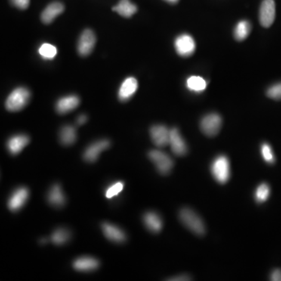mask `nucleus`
Instances as JSON below:
<instances>
[{
    "instance_id": "1",
    "label": "nucleus",
    "mask_w": 281,
    "mask_h": 281,
    "mask_svg": "<svg viewBox=\"0 0 281 281\" xmlns=\"http://www.w3.org/2000/svg\"><path fill=\"white\" fill-rule=\"evenodd\" d=\"M179 218L181 223L195 235L199 236L205 235V226L203 220L192 208H182L179 214Z\"/></svg>"
},
{
    "instance_id": "2",
    "label": "nucleus",
    "mask_w": 281,
    "mask_h": 281,
    "mask_svg": "<svg viewBox=\"0 0 281 281\" xmlns=\"http://www.w3.org/2000/svg\"><path fill=\"white\" fill-rule=\"evenodd\" d=\"M31 92L28 88L20 87L13 90L7 98L5 106L7 110L17 112L21 110L29 103Z\"/></svg>"
},
{
    "instance_id": "3",
    "label": "nucleus",
    "mask_w": 281,
    "mask_h": 281,
    "mask_svg": "<svg viewBox=\"0 0 281 281\" xmlns=\"http://www.w3.org/2000/svg\"><path fill=\"white\" fill-rule=\"evenodd\" d=\"M211 172L220 184H226L230 177V162L226 156H217L211 165Z\"/></svg>"
},
{
    "instance_id": "4",
    "label": "nucleus",
    "mask_w": 281,
    "mask_h": 281,
    "mask_svg": "<svg viewBox=\"0 0 281 281\" xmlns=\"http://www.w3.org/2000/svg\"><path fill=\"white\" fill-rule=\"evenodd\" d=\"M149 157L152 162L156 165L159 173L167 175L171 172L174 167V161L171 156L165 152L159 150H152L149 152Z\"/></svg>"
},
{
    "instance_id": "5",
    "label": "nucleus",
    "mask_w": 281,
    "mask_h": 281,
    "mask_svg": "<svg viewBox=\"0 0 281 281\" xmlns=\"http://www.w3.org/2000/svg\"><path fill=\"white\" fill-rule=\"evenodd\" d=\"M222 127V118L217 113H209L202 118L200 128L202 132L208 137H214L220 132Z\"/></svg>"
},
{
    "instance_id": "6",
    "label": "nucleus",
    "mask_w": 281,
    "mask_h": 281,
    "mask_svg": "<svg viewBox=\"0 0 281 281\" xmlns=\"http://www.w3.org/2000/svg\"><path fill=\"white\" fill-rule=\"evenodd\" d=\"M177 54L182 57H189L195 53L196 45L194 38L188 34L179 35L174 42Z\"/></svg>"
},
{
    "instance_id": "7",
    "label": "nucleus",
    "mask_w": 281,
    "mask_h": 281,
    "mask_svg": "<svg viewBox=\"0 0 281 281\" xmlns=\"http://www.w3.org/2000/svg\"><path fill=\"white\" fill-rule=\"evenodd\" d=\"M276 17V5L274 0H263L260 10V24L264 28H270Z\"/></svg>"
},
{
    "instance_id": "8",
    "label": "nucleus",
    "mask_w": 281,
    "mask_h": 281,
    "mask_svg": "<svg viewBox=\"0 0 281 281\" xmlns=\"http://www.w3.org/2000/svg\"><path fill=\"white\" fill-rule=\"evenodd\" d=\"M96 38L94 32L90 29L84 30L80 37L78 44V53L81 56H87L92 52L96 45Z\"/></svg>"
},
{
    "instance_id": "9",
    "label": "nucleus",
    "mask_w": 281,
    "mask_h": 281,
    "mask_svg": "<svg viewBox=\"0 0 281 281\" xmlns=\"http://www.w3.org/2000/svg\"><path fill=\"white\" fill-rule=\"evenodd\" d=\"M150 135L154 144L157 147H165L169 145L170 142L171 130L161 124L154 125L151 128Z\"/></svg>"
},
{
    "instance_id": "10",
    "label": "nucleus",
    "mask_w": 281,
    "mask_h": 281,
    "mask_svg": "<svg viewBox=\"0 0 281 281\" xmlns=\"http://www.w3.org/2000/svg\"><path fill=\"white\" fill-rule=\"evenodd\" d=\"M169 145L171 146L173 153L176 156H183L188 153L187 144L177 128L171 130Z\"/></svg>"
},
{
    "instance_id": "11",
    "label": "nucleus",
    "mask_w": 281,
    "mask_h": 281,
    "mask_svg": "<svg viewBox=\"0 0 281 281\" xmlns=\"http://www.w3.org/2000/svg\"><path fill=\"white\" fill-rule=\"evenodd\" d=\"M109 146H110V142L107 139H103L92 143L84 151V156H83L84 160L88 162H96L100 156V153L108 149Z\"/></svg>"
},
{
    "instance_id": "12",
    "label": "nucleus",
    "mask_w": 281,
    "mask_h": 281,
    "mask_svg": "<svg viewBox=\"0 0 281 281\" xmlns=\"http://www.w3.org/2000/svg\"><path fill=\"white\" fill-rule=\"evenodd\" d=\"M29 190L27 188L21 187L14 191L8 201V208L13 212L20 210L28 201Z\"/></svg>"
},
{
    "instance_id": "13",
    "label": "nucleus",
    "mask_w": 281,
    "mask_h": 281,
    "mask_svg": "<svg viewBox=\"0 0 281 281\" xmlns=\"http://www.w3.org/2000/svg\"><path fill=\"white\" fill-rule=\"evenodd\" d=\"M103 233L107 239L115 243H124L127 240V236L124 230L115 225L109 223H103L102 224Z\"/></svg>"
},
{
    "instance_id": "14",
    "label": "nucleus",
    "mask_w": 281,
    "mask_h": 281,
    "mask_svg": "<svg viewBox=\"0 0 281 281\" xmlns=\"http://www.w3.org/2000/svg\"><path fill=\"white\" fill-rule=\"evenodd\" d=\"M64 11V5L60 2H54L47 6L46 8L41 13V21L44 24L52 23L56 17L60 15Z\"/></svg>"
},
{
    "instance_id": "15",
    "label": "nucleus",
    "mask_w": 281,
    "mask_h": 281,
    "mask_svg": "<svg viewBox=\"0 0 281 281\" xmlns=\"http://www.w3.org/2000/svg\"><path fill=\"white\" fill-rule=\"evenodd\" d=\"M80 104L79 98L75 95L65 96L58 100L56 105V111L60 114H65L76 109Z\"/></svg>"
},
{
    "instance_id": "16",
    "label": "nucleus",
    "mask_w": 281,
    "mask_h": 281,
    "mask_svg": "<svg viewBox=\"0 0 281 281\" xmlns=\"http://www.w3.org/2000/svg\"><path fill=\"white\" fill-rule=\"evenodd\" d=\"M137 81L135 78L131 77L127 78L121 84L118 96L121 101L126 102L129 100L137 89Z\"/></svg>"
},
{
    "instance_id": "17",
    "label": "nucleus",
    "mask_w": 281,
    "mask_h": 281,
    "mask_svg": "<svg viewBox=\"0 0 281 281\" xmlns=\"http://www.w3.org/2000/svg\"><path fill=\"white\" fill-rule=\"evenodd\" d=\"M30 138L25 134H17L13 136L7 142V149L12 155H17L20 153L25 146H28Z\"/></svg>"
},
{
    "instance_id": "18",
    "label": "nucleus",
    "mask_w": 281,
    "mask_h": 281,
    "mask_svg": "<svg viewBox=\"0 0 281 281\" xmlns=\"http://www.w3.org/2000/svg\"><path fill=\"white\" fill-rule=\"evenodd\" d=\"M74 268L80 272H91L97 270L100 262L92 257H81L73 263Z\"/></svg>"
},
{
    "instance_id": "19",
    "label": "nucleus",
    "mask_w": 281,
    "mask_h": 281,
    "mask_svg": "<svg viewBox=\"0 0 281 281\" xmlns=\"http://www.w3.org/2000/svg\"><path fill=\"white\" fill-rule=\"evenodd\" d=\"M49 203L56 208H61L66 204V198L62 192L60 184H54L50 189L47 196Z\"/></svg>"
},
{
    "instance_id": "20",
    "label": "nucleus",
    "mask_w": 281,
    "mask_h": 281,
    "mask_svg": "<svg viewBox=\"0 0 281 281\" xmlns=\"http://www.w3.org/2000/svg\"><path fill=\"white\" fill-rule=\"evenodd\" d=\"M146 227L148 230L154 233H157L161 231L162 228V220L160 216L155 212H148L143 217Z\"/></svg>"
},
{
    "instance_id": "21",
    "label": "nucleus",
    "mask_w": 281,
    "mask_h": 281,
    "mask_svg": "<svg viewBox=\"0 0 281 281\" xmlns=\"http://www.w3.org/2000/svg\"><path fill=\"white\" fill-rule=\"evenodd\" d=\"M112 10L119 13L122 17L128 18L134 15L137 8L130 0H121L119 4L112 8Z\"/></svg>"
},
{
    "instance_id": "22",
    "label": "nucleus",
    "mask_w": 281,
    "mask_h": 281,
    "mask_svg": "<svg viewBox=\"0 0 281 281\" xmlns=\"http://www.w3.org/2000/svg\"><path fill=\"white\" fill-rule=\"evenodd\" d=\"M60 143L63 146H72L77 140V132L72 126H64L60 133Z\"/></svg>"
},
{
    "instance_id": "23",
    "label": "nucleus",
    "mask_w": 281,
    "mask_h": 281,
    "mask_svg": "<svg viewBox=\"0 0 281 281\" xmlns=\"http://www.w3.org/2000/svg\"><path fill=\"white\" fill-rule=\"evenodd\" d=\"M251 32V24L248 20H241L237 24L235 28V38L238 41H243L249 35Z\"/></svg>"
},
{
    "instance_id": "24",
    "label": "nucleus",
    "mask_w": 281,
    "mask_h": 281,
    "mask_svg": "<svg viewBox=\"0 0 281 281\" xmlns=\"http://www.w3.org/2000/svg\"><path fill=\"white\" fill-rule=\"evenodd\" d=\"M207 83L204 78L199 76H192L187 80V87L194 92H202L206 88Z\"/></svg>"
},
{
    "instance_id": "25",
    "label": "nucleus",
    "mask_w": 281,
    "mask_h": 281,
    "mask_svg": "<svg viewBox=\"0 0 281 281\" xmlns=\"http://www.w3.org/2000/svg\"><path fill=\"white\" fill-rule=\"evenodd\" d=\"M69 239V233L65 229L55 230L51 236V241L56 245H62L66 243Z\"/></svg>"
},
{
    "instance_id": "26",
    "label": "nucleus",
    "mask_w": 281,
    "mask_h": 281,
    "mask_svg": "<svg viewBox=\"0 0 281 281\" xmlns=\"http://www.w3.org/2000/svg\"><path fill=\"white\" fill-rule=\"evenodd\" d=\"M270 195V188L267 184H262L255 191V200L259 203H263L269 199Z\"/></svg>"
},
{
    "instance_id": "27",
    "label": "nucleus",
    "mask_w": 281,
    "mask_h": 281,
    "mask_svg": "<svg viewBox=\"0 0 281 281\" xmlns=\"http://www.w3.org/2000/svg\"><path fill=\"white\" fill-rule=\"evenodd\" d=\"M38 53H39L40 56L45 60H52L56 56L57 50H56V48L54 45H51V44L45 43L41 45L39 50H38Z\"/></svg>"
},
{
    "instance_id": "28",
    "label": "nucleus",
    "mask_w": 281,
    "mask_h": 281,
    "mask_svg": "<svg viewBox=\"0 0 281 281\" xmlns=\"http://www.w3.org/2000/svg\"><path fill=\"white\" fill-rule=\"evenodd\" d=\"M262 156L266 162L270 164L274 163L275 156L272 150L271 146L268 143H263L261 146Z\"/></svg>"
},
{
    "instance_id": "29",
    "label": "nucleus",
    "mask_w": 281,
    "mask_h": 281,
    "mask_svg": "<svg viewBox=\"0 0 281 281\" xmlns=\"http://www.w3.org/2000/svg\"><path fill=\"white\" fill-rule=\"evenodd\" d=\"M124 184L123 182L119 181L112 184L109 186L106 192V197L107 199H112L113 197L116 196L118 194L121 193L124 189Z\"/></svg>"
},
{
    "instance_id": "30",
    "label": "nucleus",
    "mask_w": 281,
    "mask_h": 281,
    "mask_svg": "<svg viewBox=\"0 0 281 281\" xmlns=\"http://www.w3.org/2000/svg\"><path fill=\"white\" fill-rule=\"evenodd\" d=\"M267 96L275 100H281V82L273 84L266 91Z\"/></svg>"
},
{
    "instance_id": "31",
    "label": "nucleus",
    "mask_w": 281,
    "mask_h": 281,
    "mask_svg": "<svg viewBox=\"0 0 281 281\" xmlns=\"http://www.w3.org/2000/svg\"><path fill=\"white\" fill-rule=\"evenodd\" d=\"M10 2L14 7L20 10H25L30 4V0H10Z\"/></svg>"
},
{
    "instance_id": "32",
    "label": "nucleus",
    "mask_w": 281,
    "mask_h": 281,
    "mask_svg": "<svg viewBox=\"0 0 281 281\" xmlns=\"http://www.w3.org/2000/svg\"><path fill=\"white\" fill-rule=\"evenodd\" d=\"M270 280L281 281V270L276 269L273 270L270 275Z\"/></svg>"
},
{
    "instance_id": "33",
    "label": "nucleus",
    "mask_w": 281,
    "mask_h": 281,
    "mask_svg": "<svg viewBox=\"0 0 281 281\" xmlns=\"http://www.w3.org/2000/svg\"><path fill=\"white\" fill-rule=\"evenodd\" d=\"M191 277L188 275H180V276H175V277H172L171 279H168V280L172 281H188L191 280Z\"/></svg>"
},
{
    "instance_id": "34",
    "label": "nucleus",
    "mask_w": 281,
    "mask_h": 281,
    "mask_svg": "<svg viewBox=\"0 0 281 281\" xmlns=\"http://www.w3.org/2000/svg\"><path fill=\"white\" fill-rule=\"evenodd\" d=\"M87 120H88V118L86 115H81L77 120V124L78 125H82L86 123Z\"/></svg>"
},
{
    "instance_id": "35",
    "label": "nucleus",
    "mask_w": 281,
    "mask_h": 281,
    "mask_svg": "<svg viewBox=\"0 0 281 281\" xmlns=\"http://www.w3.org/2000/svg\"><path fill=\"white\" fill-rule=\"evenodd\" d=\"M166 2L169 3V4H175L178 2L179 0H164Z\"/></svg>"
},
{
    "instance_id": "36",
    "label": "nucleus",
    "mask_w": 281,
    "mask_h": 281,
    "mask_svg": "<svg viewBox=\"0 0 281 281\" xmlns=\"http://www.w3.org/2000/svg\"><path fill=\"white\" fill-rule=\"evenodd\" d=\"M41 242V244H45L47 242V239L43 238V239H41V242Z\"/></svg>"
}]
</instances>
